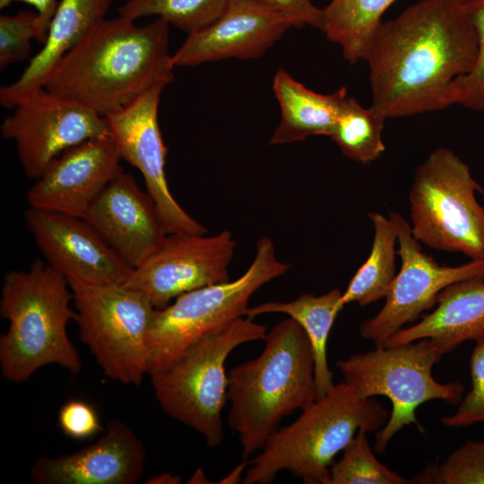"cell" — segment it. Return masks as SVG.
Returning a JSON list of instances; mask_svg holds the SVG:
<instances>
[{"label": "cell", "instance_id": "9a60e30c", "mask_svg": "<svg viewBox=\"0 0 484 484\" xmlns=\"http://www.w3.org/2000/svg\"><path fill=\"white\" fill-rule=\"evenodd\" d=\"M24 221L47 264L67 281L122 284L133 270L82 218L29 207Z\"/></svg>", "mask_w": 484, "mask_h": 484}, {"label": "cell", "instance_id": "e0dca14e", "mask_svg": "<svg viewBox=\"0 0 484 484\" xmlns=\"http://www.w3.org/2000/svg\"><path fill=\"white\" fill-rule=\"evenodd\" d=\"M298 22L256 0H229L221 15L206 28L187 34L172 55L175 66L262 56Z\"/></svg>", "mask_w": 484, "mask_h": 484}, {"label": "cell", "instance_id": "30bf717a", "mask_svg": "<svg viewBox=\"0 0 484 484\" xmlns=\"http://www.w3.org/2000/svg\"><path fill=\"white\" fill-rule=\"evenodd\" d=\"M81 341L103 374L139 385L148 375L147 337L157 308L141 290L125 284L68 281Z\"/></svg>", "mask_w": 484, "mask_h": 484}, {"label": "cell", "instance_id": "7c38bea8", "mask_svg": "<svg viewBox=\"0 0 484 484\" xmlns=\"http://www.w3.org/2000/svg\"><path fill=\"white\" fill-rule=\"evenodd\" d=\"M1 125L3 139L15 143L25 175L38 179L68 148L109 133L94 111L41 88L19 101Z\"/></svg>", "mask_w": 484, "mask_h": 484}, {"label": "cell", "instance_id": "d590c367", "mask_svg": "<svg viewBox=\"0 0 484 484\" xmlns=\"http://www.w3.org/2000/svg\"><path fill=\"white\" fill-rule=\"evenodd\" d=\"M181 482V478L178 475H174L170 472H163L152 476L146 483L152 484H177Z\"/></svg>", "mask_w": 484, "mask_h": 484}, {"label": "cell", "instance_id": "d4e9b609", "mask_svg": "<svg viewBox=\"0 0 484 484\" xmlns=\"http://www.w3.org/2000/svg\"><path fill=\"white\" fill-rule=\"evenodd\" d=\"M368 217L375 230L372 247L368 257L341 294L340 304L342 307L352 302L367 306L385 298L396 276V225L390 217L386 219L378 212H370Z\"/></svg>", "mask_w": 484, "mask_h": 484}, {"label": "cell", "instance_id": "cb8c5ba5", "mask_svg": "<svg viewBox=\"0 0 484 484\" xmlns=\"http://www.w3.org/2000/svg\"><path fill=\"white\" fill-rule=\"evenodd\" d=\"M396 0H332L323 9L326 38L340 46L350 64L365 61L385 12Z\"/></svg>", "mask_w": 484, "mask_h": 484}, {"label": "cell", "instance_id": "603a6c76", "mask_svg": "<svg viewBox=\"0 0 484 484\" xmlns=\"http://www.w3.org/2000/svg\"><path fill=\"white\" fill-rule=\"evenodd\" d=\"M341 294L339 289H333L321 296L303 294L288 302H265L248 307L245 315L255 318L264 314L281 313L298 323L312 349L317 398L334 386L327 361V341L333 322L343 308L340 304Z\"/></svg>", "mask_w": 484, "mask_h": 484}, {"label": "cell", "instance_id": "836d02e7", "mask_svg": "<svg viewBox=\"0 0 484 484\" xmlns=\"http://www.w3.org/2000/svg\"><path fill=\"white\" fill-rule=\"evenodd\" d=\"M276 11L295 19L300 28L310 26L322 30L323 9L311 0H256Z\"/></svg>", "mask_w": 484, "mask_h": 484}, {"label": "cell", "instance_id": "d6986e66", "mask_svg": "<svg viewBox=\"0 0 484 484\" xmlns=\"http://www.w3.org/2000/svg\"><path fill=\"white\" fill-rule=\"evenodd\" d=\"M84 220L133 269L167 235L153 200L123 169L96 198Z\"/></svg>", "mask_w": 484, "mask_h": 484}, {"label": "cell", "instance_id": "ac0fdd59", "mask_svg": "<svg viewBox=\"0 0 484 484\" xmlns=\"http://www.w3.org/2000/svg\"><path fill=\"white\" fill-rule=\"evenodd\" d=\"M146 450L134 430L109 420L93 444L72 454L39 457L30 475L38 484H134L144 471Z\"/></svg>", "mask_w": 484, "mask_h": 484}, {"label": "cell", "instance_id": "f35d334b", "mask_svg": "<svg viewBox=\"0 0 484 484\" xmlns=\"http://www.w3.org/2000/svg\"></svg>", "mask_w": 484, "mask_h": 484}, {"label": "cell", "instance_id": "83f0119b", "mask_svg": "<svg viewBox=\"0 0 484 484\" xmlns=\"http://www.w3.org/2000/svg\"><path fill=\"white\" fill-rule=\"evenodd\" d=\"M410 481L382 464L370 447L364 428L359 429L330 469L328 484H407Z\"/></svg>", "mask_w": 484, "mask_h": 484}, {"label": "cell", "instance_id": "1f68e13d", "mask_svg": "<svg viewBox=\"0 0 484 484\" xmlns=\"http://www.w3.org/2000/svg\"><path fill=\"white\" fill-rule=\"evenodd\" d=\"M474 341L470 359L471 388L456 411L441 419L445 426L458 428L484 422V336Z\"/></svg>", "mask_w": 484, "mask_h": 484}, {"label": "cell", "instance_id": "8992f818", "mask_svg": "<svg viewBox=\"0 0 484 484\" xmlns=\"http://www.w3.org/2000/svg\"><path fill=\"white\" fill-rule=\"evenodd\" d=\"M266 327L242 316L189 347L167 368L150 376L155 399L169 417L198 432L211 447L224 438L228 402L225 361L237 347L264 340Z\"/></svg>", "mask_w": 484, "mask_h": 484}, {"label": "cell", "instance_id": "484cf974", "mask_svg": "<svg viewBox=\"0 0 484 484\" xmlns=\"http://www.w3.org/2000/svg\"><path fill=\"white\" fill-rule=\"evenodd\" d=\"M385 120L372 106L365 108L346 94L328 137L345 156L367 164L378 159L385 150L382 137Z\"/></svg>", "mask_w": 484, "mask_h": 484}, {"label": "cell", "instance_id": "f546056e", "mask_svg": "<svg viewBox=\"0 0 484 484\" xmlns=\"http://www.w3.org/2000/svg\"><path fill=\"white\" fill-rule=\"evenodd\" d=\"M419 483L484 484V442L468 440L437 467H430Z\"/></svg>", "mask_w": 484, "mask_h": 484}, {"label": "cell", "instance_id": "5bb4252c", "mask_svg": "<svg viewBox=\"0 0 484 484\" xmlns=\"http://www.w3.org/2000/svg\"><path fill=\"white\" fill-rule=\"evenodd\" d=\"M156 85L124 107L105 116L120 157L142 174L167 234H206L171 194L165 174L167 147L158 121L160 95Z\"/></svg>", "mask_w": 484, "mask_h": 484}, {"label": "cell", "instance_id": "277c9868", "mask_svg": "<svg viewBox=\"0 0 484 484\" xmlns=\"http://www.w3.org/2000/svg\"><path fill=\"white\" fill-rule=\"evenodd\" d=\"M72 301L67 280L41 260L4 273L0 315L8 328L0 336V368L6 380L26 382L48 365L81 372L79 353L67 333L76 317Z\"/></svg>", "mask_w": 484, "mask_h": 484}, {"label": "cell", "instance_id": "4316f807", "mask_svg": "<svg viewBox=\"0 0 484 484\" xmlns=\"http://www.w3.org/2000/svg\"><path fill=\"white\" fill-rule=\"evenodd\" d=\"M229 0H126L117 9L118 15L135 21L157 16L169 25L191 34L215 22Z\"/></svg>", "mask_w": 484, "mask_h": 484}, {"label": "cell", "instance_id": "ffe728a7", "mask_svg": "<svg viewBox=\"0 0 484 484\" xmlns=\"http://www.w3.org/2000/svg\"><path fill=\"white\" fill-rule=\"evenodd\" d=\"M113 1L60 0L42 48L30 58L15 82L1 86V105L13 108L25 97L43 88L59 60L106 19Z\"/></svg>", "mask_w": 484, "mask_h": 484}, {"label": "cell", "instance_id": "8fae6325", "mask_svg": "<svg viewBox=\"0 0 484 484\" xmlns=\"http://www.w3.org/2000/svg\"><path fill=\"white\" fill-rule=\"evenodd\" d=\"M389 217L397 229L401 270L382 309L359 328L361 337L372 341L376 347L385 346L405 324L415 322L424 311L436 306L438 294L447 286L465 279L484 277V258L471 259L459 266L441 265L421 250L419 241L401 214L391 212Z\"/></svg>", "mask_w": 484, "mask_h": 484}, {"label": "cell", "instance_id": "9c48e42d", "mask_svg": "<svg viewBox=\"0 0 484 484\" xmlns=\"http://www.w3.org/2000/svg\"><path fill=\"white\" fill-rule=\"evenodd\" d=\"M482 187L470 167L446 147L435 149L417 168L409 193L412 235L438 251L484 258Z\"/></svg>", "mask_w": 484, "mask_h": 484}, {"label": "cell", "instance_id": "ba28073f", "mask_svg": "<svg viewBox=\"0 0 484 484\" xmlns=\"http://www.w3.org/2000/svg\"><path fill=\"white\" fill-rule=\"evenodd\" d=\"M443 354L429 339L376 347L366 353H355L336 366L344 382L363 397L383 395L392 403L387 422L376 431L374 450L383 454L390 440L405 426L423 427L416 410L432 400L460 403L464 385L457 381L439 383L432 376L433 366Z\"/></svg>", "mask_w": 484, "mask_h": 484}, {"label": "cell", "instance_id": "7a4b0ae2", "mask_svg": "<svg viewBox=\"0 0 484 484\" xmlns=\"http://www.w3.org/2000/svg\"><path fill=\"white\" fill-rule=\"evenodd\" d=\"M134 22L106 18L59 60L43 88L105 117L151 88L171 83L176 66L169 22Z\"/></svg>", "mask_w": 484, "mask_h": 484}, {"label": "cell", "instance_id": "8d00e7d4", "mask_svg": "<svg viewBox=\"0 0 484 484\" xmlns=\"http://www.w3.org/2000/svg\"><path fill=\"white\" fill-rule=\"evenodd\" d=\"M205 480H206V478L203 471L201 469H197V471L194 473L192 478L189 480L188 483H204Z\"/></svg>", "mask_w": 484, "mask_h": 484}, {"label": "cell", "instance_id": "4fadbf2b", "mask_svg": "<svg viewBox=\"0 0 484 484\" xmlns=\"http://www.w3.org/2000/svg\"><path fill=\"white\" fill-rule=\"evenodd\" d=\"M236 241L229 230L206 234H167L123 283L143 291L157 309L178 296L229 281Z\"/></svg>", "mask_w": 484, "mask_h": 484}, {"label": "cell", "instance_id": "e575fe53", "mask_svg": "<svg viewBox=\"0 0 484 484\" xmlns=\"http://www.w3.org/2000/svg\"><path fill=\"white\" fill-rule=\"evenodd\" d=\"M14 2H23L36 10L39 23L36 40L43 46L47 40L50 22L60 0H0V9L3 10Z\"/></svg>", "mask_w": 484, "mask_h": 484}, {"label": "cell", "instance_id": "3957f363", "mask_svg": "<svg viewBox=\"0 0 484 484\" xmlns=\"http://www.w3.org/2000/svg\"><path fill=\"white\" fill-rule=\"evenodd\" d=\"M261 354L228 373L229 425L244 460L258 453L281 421L317 399L309 340L291 317L266 333Z\"/></svg>", "mask_w": 484, "mask_h": 484}, {"label": "cell", "instance_id": "4dcf8cb0", "mask_svg": "<svg viewBox=\"0 0 484 484\" xmlns=\"http://www.w3.org/2000/svg\"><path fill=\"white\" fill-rule=\"evenodd\" d=\"M39 33L36 12L20 11L13 15L0 16V70L27 59L30 40Z\"/></svg>", "mask_w": 484, "mask_h": 484}, {"label": "cell", "instance_id": "6da1fadb", "mask_svg": "<svg viewBox=\"0 0 484 484\" xmlns=\"http://www.w3.org/2000/svg\"><path fill=\"white\" fill-rule=\"evenodd\" d=\"M475 28L457 0H419L383 22L365 60L371 106L387 118L443 110L473 66Z\"/></svg>", "mask_w": 484, "mask_h": 484}, {"label": "cell", "instance_id": "44dd1931", "mask_svg": "<svg viewBox=\"0 0 484 484\" xmlns=\"http://www.w3.org/2000/svg\"><path fill=\"white\" fill-rule=\"evenodd\" d=\"M436 305L419 322L392 335L385 346L427 338L445 355L484 336V277L452 283L440 291Z\"/></svg>", "mask_w": 484, "mask_h": 484}, {"label": "cell", "instance_id": "d6a6232c", "mask_svg": "<svg viewBox=\"0 0 484 484\" xmlns=\"http://www.w3.org/2000/svg\"><path fill=\"white\" fill-rule=\"evenodd\" d=\"M57 419L63 433L76 440L92 437L105 430L97 411L82 400L67 401L60 408Z\"/></svg>", "mask_w": 484, "mask_h": 484}, {"label": "cell", "instance_id": "74e56055", "mask_svg": "<svg viewBox=\"0 0 484 484\" xmlns=\"http://www.w3.org/2000/svg\"><path fill=\"white\" fill-rule=\"evenodd\" d=\"M457 1L460 2V3H462V2H464L466 0H457Z\"/></svg>", "mask_w": 484, "mask_h": 484}, {"label": "cell", "instance_id": "7402d4cb", "mask_svg": "<svg viewBox=\"0 0 484 484\" xmlns=\"http://www.w3.org/2000/svg\"><path fill=\"white\" fill-rule=\"evenodd\" d=\"M272 91L281 108L280 123L270 140L272 145L302 141L311 135L329 136L347 94L345 87L331 94L315 92L284 69L276 72Z\"/></svg>", "mask_w": 484, "mask_h": 484}, {"label": "cell", "instance_id": "f1b7e54d", "mask_svg": "<svg viewBox=\"0 0 484 484\" xmlns=\"http://www.w3.org/2000/svg\"><path fill=\"white\" fill-rule=\"evenodd\" d=\"M478 38V54L472 68L457 78L451 90L452 105L484 113V0L462 2Z\"/></svg>", "mask_w": 484, "mask_h": 484}, {"label": "cell", "instance_id": "5b68a950", "mask_svg": "<svg viewBox=\"0 0 484 484\" xmlns=\"http://www.w3.org/2000/svg\"><path fill=\"white\" fill-rule=\"evenodd\" d=\"M389 412L373 397H363L345 383L302 410L291 424L278 428L247 462L243 483H271L285 470L307 484H328L334 457L359 429L379 430Z\"/></svg>", "mask_w": 484, "mask_h": 484}, {"label": "cell", "instance_id": "2e32d148", "mask_svg": "<svg viewBox=\"0 0 484 484\" xmlns=\"http://www.w3.org/2000/svg\"><path fill=\"white\" fill-rule=\"evenodd\" d=\"M110 133L63 151L28 190L30 207L84 219L90 207L122 169Z\"/></svg>", "mask_w": 484, "mask_h": 484}, {"label": "cell", "instance_id": "52a82bcc", "mask_svg": "<svg viewBox=\"0 0 484 484\" xmlns=\"http://www.w3.org/2000/svg\"><path fill=\"white\" fill-rule=\"evenodd\" d=\"M290 267L278 260L272 241L262 237L254 261L239 278L186 292L157 309L147 337L148 375L167 368L193 344L245 316L253 294Z\"/></svg>", "mask_w": 484, "mask_h": 484}]
</instances>
